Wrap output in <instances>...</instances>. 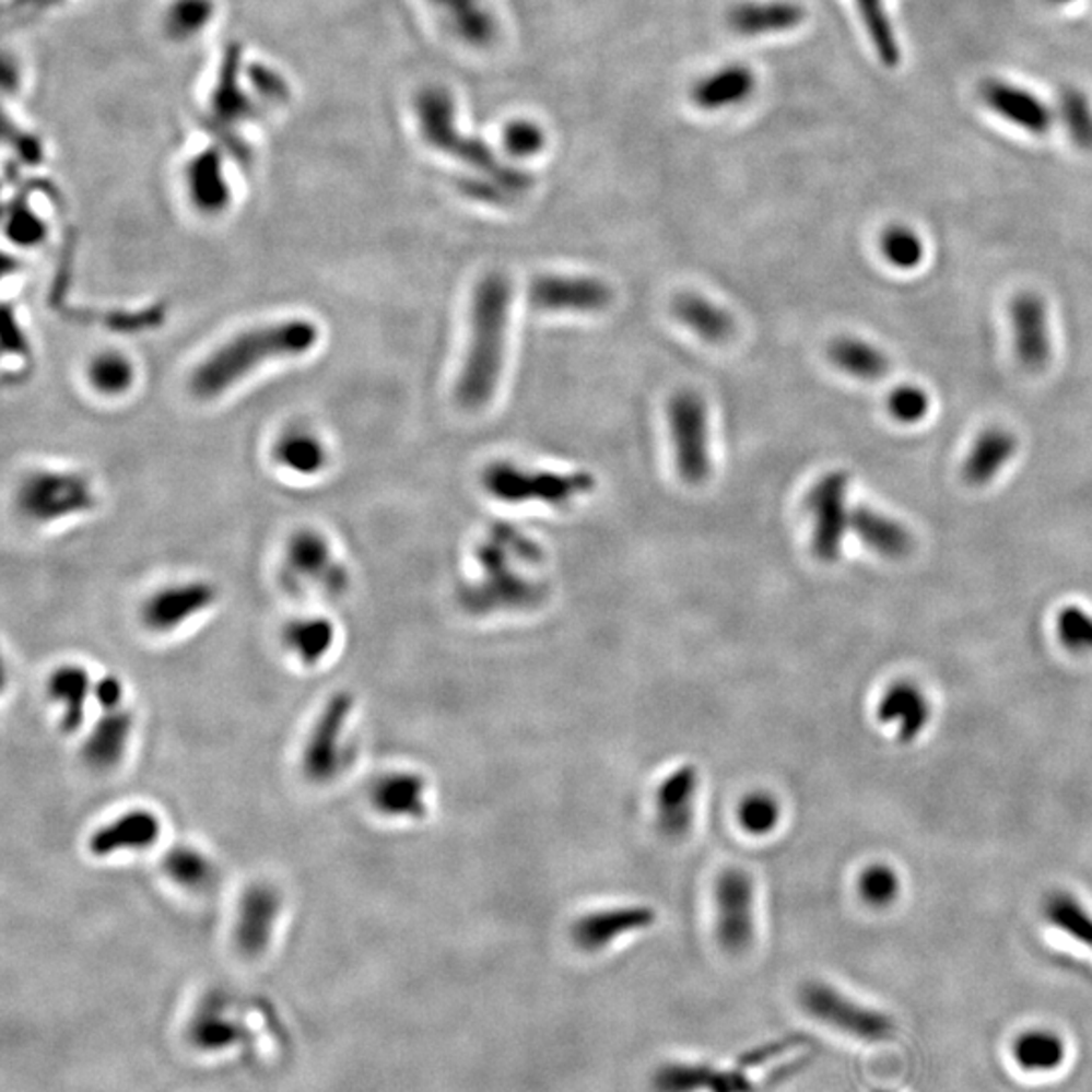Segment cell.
Masks as SVG:
<instances>
[{"mask_svg": "<svg viewBox=\"0 0 1092 1092\" xmlns=\"http://www.w3.org/2000/svg\"><path fill=\"white\" fill-rule=\"evenodd\" d=\"M275 458L296 473L320 472L326 463L322 442L308 432H290L275 445Z\"/></svg>", "mask_w": 1092, "mask_h": 1092, "instance_id": "cell-41", "label": "cell"}, {"mask_svg": "<svg viewBox=\"0 0 1092 1092\" xmlns=\"http://www.w3.org/2000/svg\"><path fill=\"white\" fill-rule=\"evenodd\" d=\"M668 419L678 475L686 484H702L711 473L708 415L704 399L690 389L676 392L668 403Z\"/></svg>", "mask_w": 1092, "mask_h": 1092, "instance_id": "cell-8", "label": "cell"}, {"mask_svg": "<svg viewBox=\"0 0 1092 1092\" xmlns=\"http://www.w3.org/2000/svg\"><path fill=\"white\" fill-rule=\"evenodd\" d=\"M213 19V0H171L164 9L162 28L173 40H192L211 27Z\"/></svg>", "mask_w": 1092, "mask_h": 1092, "instance_id": "cell-38", "label": "cell"}, {"mask_svg": "<svg viewBox=\"0 0 1092 1092\" xmlns=\"http://www.w3.org/2000/svg\"><path fill=\"white\" fill-rule=\"evenodd\" d=\"M1054 4H1068V2H1075V0H1050Z\"/></svg>", "mask_w": 1092, "mask_h": 1092, "instance_id": "cell-51", "label": "cell"}, {"mask_svg": "<svg viewBox=\"0 0 1092 1092\" xmlns=\"http://www.w3.org/2000/svg\"><path fill=\"white\" fill-rule=\"evenodd\" d=\"M95 678L83 664L68 661L47 678V696L59 708V723L68 735L80 732L94 702Z\"/></svg>", "mask_w": 1092, "mask_h": 1092, "instance_id": "cell-21", "label": "cell"}, {"mask_svg": "<svg viewBox=\"0 0 1092 1092\" xmlns=\"http://www.w3.org/2000/svg\"><path fill=\"white\" fill-rule=\"evenodd\" d=\"M872 1092H892V1091H884V1089H877V1091H872Z\"/></svg>", "mask_w": 1092, "mask_h": 1092, "instance_id": "cell-52", "label": "cell"}, {"mask_svg": "<svg viewBox=\"0 0 1092 1092\" xmlns=\"http://www.w3.org/2000/svg\"><path fill=\"white\" fill-rule=\"evenodd\" d=\"M285 568L292 583L308 580L322 585L330 594H342L349 585V575L332 559L328 540L314 530H302L292 537L285 551Z\"/></svg>", "mask_w": 1092, "mask_h": 1092, "instance_id": "cell-16", "label": "cell"}, {"mask_svg": "<svg viewBox=\"0 0 1092 1092\" xmlns=\"http://www.w3.org/2000/svg\"><path fill=\"white\" fill-rule=\"evenodd\" d=\"M676 320L684 324L696 337L708 344H725L737 332L735 318L718 304L694 292H682L672 300Z\"/></svg>", "mask_w": 1092, "mask_h": 1092, "instance_id": "cell-30", "label": "cell"}, {"mask_svg": "<svg viewBox=\"0 0 1092 1092\" xmlns=\"http://www.w3.org/2000/svg\"><path fill=\"white\" fill-rule=\"evenodd\" d=\"M356 698L349 690H338L324 702L302 747L300 767L314 785H330L351 767L354 744L351 725Z\"/></svg>", "mask_w": 1092, "mask_h": 1092, "instance_id": "cell-5", "label": "cell"}, {"mask_svg": "<svg viewBox=\"0 0 1092 1092\" xmlns=\"http://www.w3.org/2000/svg\"><path fill=\"white\" fill-rule=\"evenodd\" d=\"M282 911V892L268 880H256L245 886L233 923V943L242 958L259 959L270 949Z\"/></svg>", "mask_w": 1092, "mask_h": 1092, "instance_id": "cell-10", "label": "cell"}, {"mask_svg": "<svg viewBox=\"0 0 1092 1092\" xmlns=\"http://www.w3.org/2000/svg\"><path fill=\"white\" fill-rule=\"evenodd\" d=\"M1011 326L1018 361L1028 371H1040L1050 359L1046 304L1036 294H1020L1011 302Z\"/></svg>", "mask_w": 1092, "mask_h": 1092, "instance_id": "cell-22", "label": "cell"}, {"mask_svg": "<svg viewBox=\"0 0 1092 1092\" xmlns=\"http://www.w3.org/2000/svg\"><path fill=\"white\" fill-rule=\"evenodd\" d=\"M482 484L494 498L508 504L539 500L551 506H565L571 500L591 492L595 480L587 472H528L508 461H496L485 468Z\"/></svg>", "mask_w": 1092, "mask_h": 1092, "instance_id": "cell-6", "label": "cell"}, {"mask_svg": "<svg viewBox=\"0 0 1092 1092\" xmlns=\"http://www.w3.org/2000/svg\"><path fill=\"white\" fill-rule=\"evenodd\" d=\"M134 713L126 706L102 711L99 720L83 742V761L95 771H111L128 755L134 737Z\"/></svg>", "mask_w": 1092, "mask_h": 1092, "instance_id": "cell-23", "label": "cell"}, {"mask_svg": "<svg viewBox=\"0 0 1092 1092\" xmlns=\"http://www.w3.org/2000/svg\"><path fill=\"white\" fill-rule=\"evenodd\" d=\"M698 783V771L692 765L676 768L660 783L656 794V822L661 836L682 839L690 832Z\"/></svg>", "mask_w": 1092, "mask_h": 1092, "instance_id": "cell-19", "label": "cell"}, {"mask_svg": "<svg viewBox=\"0 0 1092 1092\" xmlns=\"http://www.w3.org/2000/svg\"><path fill=\"white\" fill-rule=\"evenodd\" d=\"M985 106L994 109L1001 120L1028 134L1044 136L1052 126V111L1038 95L1010 81L989 80L982 85Z\"/></svg>", "mask_w": 1092, "mask_h": 1092, "instance_id": "cell-20", "label": "cell"}, {"mask_svg": "<svg viewBox=\"0 0 1092 1092\" xmlns=\"http://www.w3.org/2000/svg\"><path fill=\"white\" fill-rule=\"evenodd\" d=\"M858 890L864 903L884 908L894 903L901 894V878L894 868L886 864H872L858 880Z\"/></svg>", "mask_w": 1092, "mask_h": 1092, "instance_id": "cell-46", "label": "cell"}, {"mask_svg": "<svg viewBox=\"0 0 1092 1092\" xmlns=\"http://www.w3.org/2000/svg\"><path fill=\"white\" fill-rule=\"evenodd\" d=\"M878 718L884 725H899L901 741H915L929 725L930 704L920 688L911 682H896L878 704Z\"/></svg>", "mask_w": 1092, "mask_h": 1092, "instance_id": "cell-29", "label": "cell"}, {"mask_svg": "<svg viewBox=\"0 0 1092 1092\" xmlns=\"http://www.w3.org/2000/svg\"><path fill=\"white\" fill-rule=\"evenodd\" d=\"M94 504L92 488L78 473H33L19 494L21 510L37 522H49L71 514L85 513Z\"/></svg>", "mask_w": 1092, "mask_h": 1092, "instance_id": "cell-11", "label": "cell"}, {"mask_svg": "<svg viewBox=\"0 0 1092 1092\" xmlns=\"http://www.w3.org/2000/svg\"><path fill=\"white\" fill-rule=\"evenodd\" d=\"M889 411L899 423H918L929 413V395L915 385H901L889 395Z\"/></svg>", "mask_w": 1092, "mask_h": 1092, "instance_id": "cell-49", "label": "cell"}, {"mask_svg": "<svg viewBox=\"0 0 1092 1092\" xmlns=\"http://www.w3.org/2000/svg\"><path fill=\"white\" fill-rule=\"evenodd\" d=\"M1013 1065L1030 1075H1050L1060 1070L1068 1058V1046L1058 1032L1030 1028L1011 1040Z\"/></svg>", "mask_w": 1092, "mask_h": 1092, "instance_id": "cell-32", "label": "cell"}, {"mask_svg": "<svg viewBox=\"0 0 1092 1092\" xmlns=\"http://www.w3.org/2000/svg\"><path fill=\"white\" fill-rule=\"evenodd\" d=\"M611 300L613 290L595 278L539 275L528 285V302L540 312L594 314L606 310Z\"/></svg>", "mask_w": 1092, "mask_h": 1092, "instance_id": "cell-15", "label": "cell"}, {"mask_svg": "<svg viewBox=\"0 0 1092 1092\" xmlns=\"http://www.w3.org/2000/svg\"><path fill=\"white\" fill-rule=\"evenodd\" d=\"M1044 917L1052 927L1077 943L1092 949V915L1068 892H1054L1044 903Z\"/></svg>", "mask_w": 1092, "mask_h": 1092, "instance_id": "cell-40", "label": "cell"}, {"mask_svg": "<svg viewBox=\"0 0 1092 1092\" xmlns=\"http://www.w3.org/2000/svg\"><path fill=\"white\" fill-rule=\"evenodd\" d=\"M656 1092H753V1082L737 1070L715 1066L670 1062L654 1075Z\"/></svg>", "mask_w": 1092, "mask_h": 1092, "instance_id": "cell-24", "label": "cell"}, {"mask_svg": "<svg viewBox=\"0 0 1092 1092\" xmlns=\"http://www.w3.org/2000/svg\"><path fill=\"white\" fill-rule=\"evenodd\" d=\"M445 28L470 47H488L498 37V23L484 0H430Z\"/></svg>", "mask_w": 1092, "mask_h": 1092, "instance_id": "cell-27", "label": "cell"}, {"mask_svg": "<svg viewBox=\"0 0 1092 1092\" xmlns=\"http://www.w3.org/2000/svg\"><path fill=\"white\" fill-rule=\"evenodd\" d=\"M415 118L419 134L432 149L472 166L480 175L496 180L516 197L532 187V176L528 173L502 164L485 142L459 132L454 97L444 87H425L419 92Z\"/></svg>", "mask_w": 1092, "mask_h": 1092, "instance_id": "cell-3", "label": "cell"}, {"mask_svg": "<svg viewBox=\"0 0 1092 1092\" xmlns=\"http://www.w3.org/2000/svg\"><path fill=\"white\" fill-rule=\"evenodd\" d=\"M318 337L316 324L302 318L251 328L211 352L195 368L190 389L201 399H216L249 377L257 366L310 352Z\"/></svg>", "mask_w": 1092, "mask_h": 1092, "instance_id": "cell-1", "label": "cell"}, {"mask_svg": "<svg viewBox=\"0 0 1092 1092\" xmlns=\"http://www.w3.org/2000/svg\"><path fill=\"white\" fill-rule=\"evenodd\" d=\"M190 1046L201 1052H223L237 1046L243 1040V1028L231 1015L227 1003L215 999L204 1001L187 1028Z\"/></svg>", "mask_w": 1092, "mask_h": 1092, "instance_id": "cell-33", "label": "cell"}, {"mask_svg": "<svg viewBox=\"0 0 1092 1092\" xmlns=\"http://www.w3.org/2000/svg\"><path fill=\"white\" fill-rule=\"evenodd\" d=\"M162 872L175 886L187 892H209L215 886L219 870L207 852L190 844H178L162 858Z\"/></svg>", "mask_w": 1092, "mask_h": 1092, "instance_id": "cell-34", "label": "cell"}, {"mask_svg": "<svg viewBox=\"0 0 1092 1092\" xmlns=\"http://www.w3.org/2000/svg\"><path fill=\"white\" fill-rule=\"evenodd\" d=\"M504 150L514 158H528L544 149V132L539 124L530 120H514L504 128Z\"/></svg>", "mask_w": 1092, "mask_h": 1092, "instance_id": "cell-47", "label": "cell"}, {"mask_svg": "<svg viewBox=\"0 0 1092 1092\" xmlns=\"http://www.w3.org/2000/svg\"><path fill=\"white\" fill-rule=\"evenodd\" d=\"M806 11L794 0H749L730 9L728 27L741 37H765L797 28Z\"/></svg>", "mask_w": 1092, "mask_h": 1092, "instance_id": "cell-25", "label": "cell"}, {"mask_svg": "<svg viewBox=\"0 0 1092 1092\" xmlns=\"http://www.w3.org/2000/svg\"><path fill=\"white\" fill-rule=\"evenodd\" d=\"M846 498L848 473L844 472L825 473L809 492L808 510L813 516L811 549L823 563L836 561L842 553L852 514L848 513Z\"/></svg>", "mask_w": 1092, "mask_h": 1092, "instance_id": "cell-12", "label": "cell"}, {"mask_svg": "<svg viewBox=\"0 0 1092 1092\" xmlns=\"http://www.w3.org/2000/svg\"><path fill=\"white\" fill-rule=\"evenodd\" d=\"M716 937L732 955L749 951L755 939V886L741 868H728L716 882Z\"/></svg>", "mask_w": 1092, "mask_h": 1092, "instance_id": "cell-9", "label": "cell"}, {"mask_svg": "<svg viewBox=\"0 0 1092 1092\" xmlns=\"http://www.w3.org/2000/svg\"><path fill=\"white\" fill-rule=\"evenodd\" d=\"M1018 442L1010 432L991 427L979 435L963 466V475L971 485L989 484L1003 466L1013 458Z\"/></svg>", "mask_w": 1092, "mask_h": 1092, "instance_id": "cell-36", "label": "cell"}, {"mask_svg": "<svg viewBox=\"0 0 1092 1092\" xmlns=\"http://www.w3.org/2000/svg\"><path fill=\"white\" fill-rule=\"evenodd\" d=\"M1060 118L1070 140L1080 150L1092 152V106L1089 97L1077 90L1065 92L1060 99Z\"/></svg>", "mask_w": 1092, "mask_h": 1092, "instance_id": "cell-45", "label": "cell"}, {"mask_svg": "<svg viewBox=\"0 0 1092 1092\" xmlns=\"http://www.w3.org/2000/svg\"><path fill=\"white\" fill-rule=\"evenodd\" d=\"M739 823L751 836H767L782 820V806L767 791H753L739 803Z\"/></svg>", "mask_w": 1092, "mask_h": 1092, "instance_id": "cell-43", "label": "cell"}, {"mask_svg": "<svg viewBox=\"0 0 1092 1092\" xmlns=\"http://www.w3.org/2000/svg\"><path fill=\"white\" fill-rule=\"evenodd\" d=\"M854 2L862 19L864 28L874 45L878 59L886 68H896L901 61V47L884 0H854Z\"/></svg>", "mask_w": 1092, "mask_h": 1092, "instance_id": "cell-39", "label": "cell"}, {"mask_svg": "<svg viewBox=\"0 0 1092 1092\" xmlns=\"http://www.w3.org/2000/svg\"><path fill=\"white\" fill-rule=\"evenodd\" d=\"M656 923V913L649 906H618V908H606V911H595L585 917L577 918L571 937L575 944L587 951H603L609 944L620 941L621 937L647 929Z\"/></svg>", "mask_w": 1092, "mask_h": 1092, "instance_id": "cell-17", "label": "cell"}, {"mask_svg": "<svg viewBox=\"0 0 1092 1092\" xmlns=\"http://www.w3.org/2000/svg\"><path fill=\"white\" fill-rule=\"evenodd\" d=\"M126 698V686L118 676H99L95 680L94 702L99 706V711H114L124 706Z\"/></svg>", "mask_w": 1092, "mask_h": 1092, "instance_id": "cell-50", "label": "cell"}, {"mask_svg": "<svg viewBox=\"0 0 1092 1092\" xmlns=\"http://www.w3.org/2000/svg\"><path fill=\"white\" fill-rule=\"evenodd\" d=\"M799 1003L818 1022L860 1042H889L896 1032L889 1013L866 1008L860 1001L837 991L834 985L823 982L803 984L799 989Z\"/></svg>", "mask_w": 1092, "mask_h": 1092, "instance_id": "cell-7", "label": "cell"}, {"mask_svg": "<svg viewBox=\"0 0 1092 1092\" xmlns=\"http://www.w3.org/2000/svg\"><path fill=\"white\" fill-rule=\"evenodd\" d=\"M513 285L504 273H488L473 292L470 349L459 373L456 399L468 411L492 401L504 364Z\"/></svg>", "mask_w": 1092, "mask_h": 1092, "instance_id": "cell-2", "label": "cell"}, {"mask_svg": "<svg viewBox=\"0 0 1092 1092\" xmlns=\"http://www.w3.org/2000/svg\"><path fill=\"white\" fill-rule=\"evenodd\" d=\"M216 603V587L209 580L168 585L150 595L140 609L142 625L152 634H173Z\"/></svg>", "mask_w": 1092, "mask_h": 1092, "instance_id": "cell-13", "label": "cell"}, {"mask_svg": "<svg viewBox=\"0 0 1092 1092\" xmlns=\"http://www.w3.org/2000/svg\"><path fill=\"white\" fill-rule=\"evenodd\" d=\"M475 556L482 577L459 591V603L468 613L488 615L494 611H522L539 607L547 599V583L520 575L513 566L516 556L494 530H490V537L478 547Z\"/></svg>", "mask_w": 1092, "mask_h": 1092, "instance_id": "cell-4", "label": "cell"}, {"mask_svg": "<svg viewBox=\"0 0 1092 1092\" xmlns=\"http://www.w3.org/2000/svg\"><path fill=\"white\" fill-rule=\"evenodd\" d=\"M880 249L890 266L899 270H913L923 261L925 247L917 233L904 225H892L882 233Z\"/></svg>", "mask_w": 1092, "mask_h": 1092, "instance_id": "cell-44", "label": "cell"}, {"mask_svg": "<svg viewBox=\"0 0 1092 1092\" xmlns=\"http://www.w3.org/2000/svg\"><path fill=\"white\" fill-rule=\"evenodd\" d=\"M337 625L322 615H306L287 621L283 627V646L304 668L320 666L337 646Z\"/></svg>", "mask_w": 1092, "mask_h": 1092, "instance_id": "cell-31", "label": "cell"}, {"mask_svg": "<svg viewBox=\"0 0 1092 1092\" xmlns=\"http://www.w3.org/2000/svg\"><path fill=\"white\" fill-rule=\"evenodd\" d=\"M755 87V73L751 69L742 63H730L696 81L690 97L704 111H720L747 102Z\"/></svg>", "mask_w": 1092, "mask_h": 1092, "instance_id": "cell-26", "label": "cell"}, {"mask_svg": "<svg viewBox=\"0 0 1092 1092\" xmlns=\"http://www.w3.org/2000/svg\"><path fill=\"white\" fill-rule=\"evenodd\" d=\"M1058 635L1070 651H1092V618L1079 607H1066L1058 615Z\"/></svg>", "mask_w": 1092, "mask_h": 1092, "instance_id": "cell-48", "label": "cell"}, {"mask_svg": "<svg viewBox=\"0 0 1092 1092\" xmlns=\"http://www.w3.org/2000/svg\"><path fill=\"white\" fill-rule=\"evenodd\" d=\"M368 801L387 820H421L427 813V782L415 771H389L373 782Z\"/></svg>", "mask_w": 1092, "mask_h": 1092, "instance_id": "cell-18", "label": "cell"}, {"mask_svg": "<svg viewBox=\"0 0 1092 1092\" xmlns=\"http://www.w3.org/2000/svg\"><path fill=\"white\" fill-rule=\"evenodd\" d=\"M187 189L190 201L201 213L216 215L227 209L231 187L225 175V162L219 150H204L190 158L187 166Z\"/></svg>", "mask_w": 1092, "mask_h": 1092, "instance_id": "cell-28", "label": "cell"}, {"mask_svg": "<svg viewBox=\"0 0 1092 1092\" xmlns=\"http://www.w3.org/2000/svg\"><path fill=\"white\" fill-rule=\"evenodd\" d=\"M854 532L878 554L886 559H903L913 551L911 532L884 514L870 508H856L849 514Z\"/></svg>", "mask_w": 1092, "mask_h": 1092, "instance_id": "cell-35", "label": "cell"}, {"mask_svg": "<svg viewBox=\"0 0 1092 1092\" xmlns=\"http://www.w3.org/2000/svg\"><path fill=\"white\" fill-rule=\"evenodd\" d=\"M164 823L150 808L126 809L87 837V852L95 860H108L124 854H140L154 848L162 836Z\"/></svg>", "mask_w": 1092, "mask_h": 1092, "instance_id": "cell-14", "label": "cell"}, {"mask_svg": "<svg viewBox=\"0 0 1092 1092\" xmlns=\"http://www.w3.org/2000/svg\"><path fill=\"white\" fill-rule=\"evenodd\" d=\"M827 356L839 371L860 380H878L889 373L886 354L860 338H834L827 347Z\"/></svg>", "mask_w": 1092, "mask_h": 1092, "instance_id": "cell-37", "label": "cell"}, {"mask_svg": "<svg viewBox=\"0 0 1092 1092\" xmlns=\"http://www.w3.org/2000/svg\"><path fill=\"white\" fill-rule=\"evenodd\" d=\"M87 375L95 391L121 395L134 383V366L120 352H104L92 361Z\"/></svg>", "mask_w": 1092, "mask_h": 1092, "instance_id": "cell-42", "label": "cell"}]
</instances>
